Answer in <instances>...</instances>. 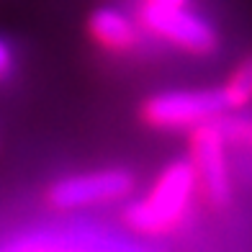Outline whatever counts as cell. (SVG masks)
Listing matches in <instances>:
<instances>
[{
    "mask_svg": "<svg viewBox=\"0 0 252 252\" xmlns=\"http://www.w3.org/2000/svg\"><path fill=\"white\" fill-rule=\"evenodd\" d=\"M193 193L198 190L190 162L188 159H175L157 175L144 198L131 201L126 206L121 219L134 234L144 237L170 234L186 221Z\"/></svg>",
    "mask_w": 252,
    "mask_h": 252,
    "instance_id": "1",
    "label": "cell"
},
{
    "mask_svg": "<svg viewBox=\"0 0 252 252\" xmlns=\"http://www.w3.org/2000/svg\"><path fill=\"white\" fill-rule=\"evenodd\" d=\"M224 98L219 88L203 90H167L150 95L139 116L147 126L159 131H193L203 124L224 119Z\"/></svg>",
    "mask_w": 252,
    "mask_h": 252,
    "instance_id": "2",
    "label": "cell"
},
{
    "mask_svg": "<svg viewBox=\"0 0 252 252\" xmlns=\"http://www.w3.org/2000/svg\"><path fill=\"white\" fill-rule=\"evenodd\" d=\"M188 162L196 175V190L201 198L224 209L232 198V180H229V162H226V134L221 121L203 124L190 131L188 139Z\"/></svg>",
    "mask_w": 252,
    "mask_h": 252,
    "instance_id": "3",
    "label": "cell"
},
{
    "mask_svg": "<svg viewBox=\"0 0 252 252\" xmlns=\"http://www.w3.org/2000/svg\"><path fill=\"white\" fill-rule=\"evenodd\" d=\"M134 175L124 167L95 170V173L72 175L52 183L47 190V203L54 211H75L85 209V206L121 201L134 190Z\"/></svg>",
    "mask_w": 252,
    "mask_h": 252,
    "instance_id": "4",
    "label": "cell"
},
{
    "mask_svg": "<svg viewBox=\"0 0 252 252\" xmlns=\"http://www.w3.org/2000/svg\"><path fill=\"white\" fill-rule=\"evenodd\" d=\"M142 24L147 31H152L155 36L165 39L175 47L186 49L190 54H211L219 47V33L211 24H206L203 18L193 16L186 8H142Z\"/></svg>",
    "mask_w": 252,
    "mask_h": 252,
    "instance_id": "5",
    "label": "cell"
},
{
    "mask_svg": "<svg viewBox=\"0 0 252 252\" xmlns=\"http://www.w3.org/2000/svg\"><path fill=\"white\" fill-rule=\"evenodd\" d=\"M88 33L108 52H129L136 44V26L131 18L113 8H98L88 18Z\"/></svg>",
    "mask_w": 252,
    "mask_h": 252,
    "instance_id": "6",
    "label": "cell"
},
{
    "mask_svg": "<svg viewBox=\"0 0 252 252\" xmlns=\"http://www.w3.org/2000/svg\"><path fill=\"white\" fill-rule=\"evenodd\" d=\"M226 111H245L252 106V54L234 67L229 80L219 88Z\"/></svg>",
    "mask_w": 252,
    "mask_h": 252,
    "instance_id": "7",
    "label": "cell"
},
{
    "mask_svg": "<svg viewBox=\"0 0 252 252\" xmlns=\"http://www.w3.org/2000/svg\"><path fill=\"white\" fill-rule=\"evenodd\" d=\"M224 124V134H226V139L229 136H234V139L239 142H247L252 144V121H221Z\"/></svg>",
    "mask_w": 252,
    "mask_h": 252,
    "instance_id": "8",
    "label": "cell"
},
{
    "mask_svg": "<svg viewBox=\"0 0 252 252\" xmlns=\"http://www.w3.org/2000/svg\"><path fill=\"white\" fill-rule=\"evenodd\" d=\"M13 49H10V44L5 39H0V80L10 77V72H13Z\"/></svg>",
    "mask_w": 252,
    "mask_h": 252,
    "instance_id": "9",
    "label": "cell"
},
{
    "mask_svg": "<svg viewBox=\"0 0 252 252\" xmlns=\"http://www.w3.org/2000/svg\"><path fill=\"white\" fill-rule=\"evenodd\" d=\"M188 0H144V5L152 8H186Z\"/></svg>",
    "mask_w": 252,
    "mask_h": 252,
    "instance_id": "10",
    "label": "cell"
}]
</instances>
